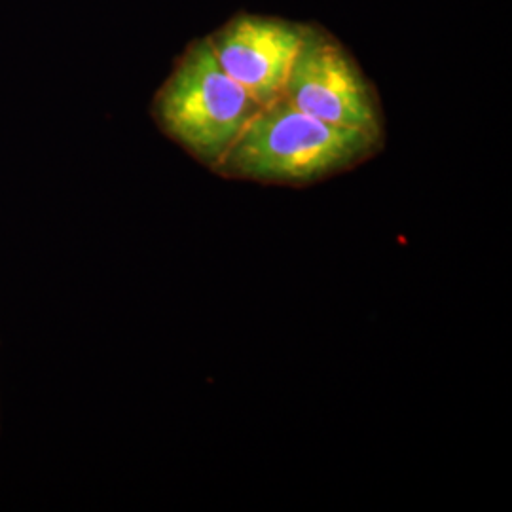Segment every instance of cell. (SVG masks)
Returning <instances> with one entry per match:
<instances>
[{
  "mask_svg": "<svg viewBox=\"0 0 512 512\" xmlns=\"http://www.w3.org/2000/svg\"><path fill=\"white\" fill-rule=\"evenodd\" d=\"M304 29L306 23L243 12L207 40L222 69L264 107L281 97Z\"/></svg>",
  "mask_w": 512,
  "mask_h": 512,
  "instance_id": "cell-4",
  "label": "cell"
},
{
  "mask_svg": "<svg viewBox=\"0 0 512 512\" xmlns=\"http://www.w3.org/2000/svg\"><path fill=\"white\" fill-rule=\"evenodd\" d=\"M258 110L255 99L222 69L207 37L184 48L150 105L165 137L211 171Z\"/></svg>",
  "mask_w": 512,
  "mask_h": 512,
  "instance_id": "cell-2",
  "label": "cell"
},
{
  "mask_svg": "<svg viewBox=\"0 0 512 512\" xmlns=\"http://www.w3.org/2000/svg\"><path fill=\"white\" fill-rule=\"evenodd\" d=\"M384 141L317 120L279 97L260 107L213 173L236 181L308 186L370 160Z\"/></svg>",
  "mask_w": 512,
  "mask_h": 512,
  "instance_id": "cell-1",
  "label": "cell"
},
{
  "mask_svg": "<svg viewBox=\"0 0 512 512\" xmlns=\"http://www.w3.org/2000/svg\"><path fill=\"white\" fill-rule=\"evenodd\" d=\"M281 97L317 120L385 139L382 105L372 82L348 48L323 27L306 25Z\"/></svg>",
  "mask_w": 512,
  "mask_h": 512,
  "instance_id": "cell-3",
  "label": "cell"
}]
</instances>
